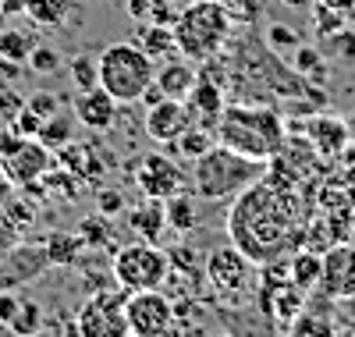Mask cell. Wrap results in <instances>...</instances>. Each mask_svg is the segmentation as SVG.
<instances>
[{
	"label": "cell",
	"mask_w": 355,
	"mask_h": 337,
	"mask_svg": "<svg viewBox=\"0 0 355 337\" xmlns=\"http://www.w3.org/2000/svg\"><path fill=\"white\" fill-rule=\"evenodd\" d=\"M320 295L331 302H345L355 295V245H331L323 252V277H320Z\"/></svg>",
	"instance_id": "11"
},
{
	"label": "cell",
	"mask_w": 355,
	"mask_h": 337,
	"mask_svg": "<svg viewBox=\"0 0 355 337\" xmlns=\"http://www.w3.org/2000/svg\"><path fill=\"white\" fill-rule=\"evenodd\" d=\"M331 50H334L341 60H348V64L355 60V33H352L348 25L338 28V33H331Z\"/></svg>",
	"instance_id": "31"
},
{
	"label": "cell",
	"mask_w": 355,
	"mask_h": 337,
	"mask_svg": "<svg viewBox=\"0 0 355 337\" xmlns=\"http://www.w3.org/2000/svg\"><path fill=\"white\" fill-rule=\"evenodd\" d=\"M164 202H167V224H171L174 231H189V227H196V209H192V202H189L185 192H174V196L164 199Z\"/></svg>",
	"instance_id": "26"
},
{
	"label": "cell",
	"mask_w": 355,
	"mask_h": 337,
	"mask_svg": "<svg viewBox=\"0 0 355 337\" xmlns=\"http://www.w3.org/2000/svg\"><path fill=\"white\" fill-rule=\"evenodd\" d=\"M252 259L239 249V245H220L206 256L202 263V277L217 295L224 298H239L249 284H252Z\"/></svg>",
	"instance_id": "9"
},
{
	"label": "cell",
	"mask_w": 355,
	"mask_h": 337,
	"mask_svg": "<svg viewBox=\"0 0 355 337\" xmlns=\"http://www.w3.org/2000/svg\"><path fill=\"white\" fill-rule=\"evenodd\" d=\"M348 132H352V139H355V121H348Z\"/></svg>",
	"instance_id": "38"
},
{
	"label": "cell",
	"mask_w": 355,
	"mask_h": 337,
	"mask_svg": "<svg viewBox=\"0 0 355 337\" xmlns=\"http://www.w3.org/2000/svg\"><path fill=\"white\" fill-rule=\"evenodd\" d=\"M266 40H270V46H274V50H295V46L302 43V40L295 36L288 25H281V21H274L270 28H266Z\"/></svg>",
	"instance_id": "32"
},
{
	"label": "cell",
	"mask_w": 355,
	"mask_h": 337,
	"mask_svg": "<svg viewBox=\"0 0 355 337\" xmlns=\"http://www.w3.org/2000/svg\"><path fill=\"white\" fill-rule=\"evenodd\" d=\"M121 209H125V196L121 192H114V189L100 192V213L103 217H114V213H121Z\"/></svg>",
	"instance_id": "35"
},
{
	"label": "cell",
	"mask_w": 355,
	"mask_h": 337,
	"mask_svg": "<svg viewBox=\"0 0 355 337\" xmlns=\"http://www.w3.org/2000/svg\"><path fill=\"white\" fill-rule=\"evenodd\" d=\"M174 146L182 149V157L196 160V157H202L206 149H214V146H217V135H214V128H206V125H189V128L182 132V139H178Z\"/></svg>",
	"instance_id": "23"
},
{
	"label": "cell",
	"mask_w": 355,
	"mask_h": 337,
	"mask_svg": "<svg viewBox=\"0 0 355 337\" xmlns=\"http://www.w3.org/2000/svg\"><path fill=\"white\" fill-rule=\"evenodd\" d=\"M192 192L206 202H224V199H234L239 192H245L249 185H256V181L266 174L263 160H252L245 157V153H234L227 146H214L206 149L202 157L192 160Z\"/></svg>",
	"instance_id": "3"
},
{
	"label": "cell",
	"mask_w": 355,
	"mask_h": 337,
	"mask_svg": "<svg viewBox=\"0 0 355 337\" xmlns=\"http://www.w3.org/2000/svg\"><path fill=\"white\" fill-rule=\"evenodd\" d=\"M100 85L117 103H139L157 78V60L139 43H110L96 53Z\"/></svg>",
	"instance_id": "5"
},
{
	"label": "cell",
	"mask_w": 355,
	"mask_h": 337,
	"mask_svg": "<svg viewBox=\"0 0 355 337\" xmlns=\"http://www.w3.org/2000/svg\"><path fill=\"white\" fill-rule=\"evenodd\" d=\"M46 149H61V146H68L71 142V117L68 114H50L46 121H43V128H40V135H36Z\"/></svg>",
	"instance_id": "24"
},
{
	"label": "cell",
	"mask_w": 355,
	"mask_h": 337,
	"mask_svg": "<svg viewBox=\"0 0 355 337\" xmlns=\"http://www.w3.org/2000/svg\"><path fill=\"white\" fill-rule=\"evenodd\" d=\"M214 135H217L220 146H227L234 153H245L252 160L270 164L288 139V128H284L281 110H274V107L224 103L217 125H214Z\"/></svg>",
	"instance_id": "2"
},
{
	"label": "cell",
	"mask_w": 355,
	"mask_h": 337,
	"mask_svg": "<svg viewBox=\"0 0 355 337\" xmlns=\"http://www.w3.org/2000/svg\"><path fill=\"white\" fill-rule=\"evenodd\" d=\"M281 4H284V8H295V11H302V8H313L316 0H281Z\"/></svg>",
	"instance_id": "37"
},
{
	"label": "cell",
	"mask_w": 355,
	"mask_h": 337,
	"mask_svg": "<svg viewBox=\"0 0 355 337\" xmlns=\"http://www.w3.org/2000/svg\"><path fill=\"white\" fill-rule=\"evenodd\" d=\"M139 46L150 53L153 60H171L178 57V40H174V28L164 21H146L142 33H139Z\"/></svg>",
	"instance_id": "20"
},
{
	"label": "cell",
	"mask_w": 355,
	"mask_h": 337,
	"mask_svg": "<svg viewBox=\"0 0 355 337\" xmlns=\"http://www.w3.org/2000/svg\"><path fill=\"white\" fill-rule=\"evenodd\" d=\"M25 107L33 110L36 117H43V121H46L50 114H57V107H61V100H57V96H50V93H36V96L28 100Z\"/></svg>",
	"instance_id": "33"
},
{
	"label": "cell",
	"mask_w": 355,
	"mask_h": 337,
	"mask_svg": "<svg viewBox=\"0 0 355 337\" xmlns=\"http://www.w3.org/2000/svg\"><path fill=\"white\" fill-rule=\"evenodd\" d=\"M114 284H121L125 291H146V288H160L171 273V259L157 241H132L125 249H117L110 259Z\"/></svg>",
	"instance_id": "6"
},
{
	"label": "cell",
	"mask_w": 355,
	"mask_h": 337,
	"mask_svg": "<svg viewBox=\"0 0 355 337\" xmlns=\"http://www.w3.org/2000/svg\"><path fill=\"white\" fill-rule=\"evenodd\" d=\"M117 107H121V103H117L103 85L85 89V93L75 96V121L85 125L89 132H107L117 121Z\"/></svg>",
	"instance_id": "13"
},
{
	"label": "cell",
	"mask_w": 355,
	"mask_h": 337,
	"mask_svg": "<svg viewBox=\"0 0 355 337\" xmlns=\"http://www.w3.org/2000/svg\"><path fill=\"white\" fill-rule=\"evenodd\" d=\"M28 68H33L36 75H53L57 68H61V53H57L53 46H33V53H28V60H25Z\"/></svg>",
	"instance_id": "29"
},
{
	"label": "cell",
	"mask_w": 355,
	"mask_h": 337,
	"mask_svg": "<svg viewBox=\"0 0 355 337\" xmlns=\"http://www.w3.org/2000/svg\"><path fill=\"white\" fill-rule=\"evenodd\" d=\"M178 53L196 64L214 60L231 36V15L224 8V0H192L189 8H182L171 21Z\"/></svg>",
	"instance_id": "4"
},
{
	"label": "cell",
	"mask_w": 355,
	"mask_h": 337,
	"mask_svg": "<svg viewBox=\"0 0 355 337\" xmlns=\"http://www.w3.org/2000/svg\"><path fill=\"white\" fill-rule=\"evenodd\" d=\"M71 82H75V93H85V89H96V85H100L96 57L78 53V57L71 60Z\"/></svg>",
	"instance_id": "27"
},
{
	"label": "cell",
	"mask_w": 355,
	"mask_h": 337,
	"mask_svg": "<svg viewBox=\"0 0 355 337\" xmlns=\"http://www.w3.org/2000/svg\"><path fill=\"white\" fill-rule=\"evenodd\" d=\"M21 11L33 18L36 25H50V28H64L71 0H21Z\"/></svg>",
	"instance_id": "21"
},
{
	"label": "cell",
	"mask_w": 355,
	"mask_h": 337,
	"mask_svg": "<svg viewBox=\"0 0 355 337\" xmlns=\"http://www.w3.org/2000/svg\"><path fill=\"white\" fill-rule=\"evenodd\" d=\"M295 68L313 75V71L320 68V53H316L313 46H302V43H299V46H295Z\"/></svg>",
	"instance_id": "34"
},
{
	"label": "cell",
	"mask_w": 355,
	"mask_h": 337,
	"mask_svg": "<svg viewBox=\"0 0 355 337\" xmlns=\"http://www.w3.org/2000/svg\"><path fill=\"white\" fill-rule=\"evenodd\" d=\"M288 330L299 334V337H306V334H323V337H331V334L338 330V323H334L331 316H316V309H306V305H302V313L288 323Z\"/></svg>",
	"instance_id": "25"
},
{
	"label": "cell",
	"mask_w": 355,
	"mask_h": 337,
	"mask_svg": "<svg viewBox=\"0 0 355 337\" xmlns=\"http://www.w3.org/2000/svg\"><path fill=\"white\" fill-rule=\"evenodd\" d=\"M125 298H128V291H125L121 284L110 288V291H96V295L78 309L75 330H78L82 337H121V334H128V323H125Z\"/></svg>",
	"instance_id": "7"
},
{
	"label": "cell",
	"mask_w": 355,
	"mask_h": 337,
	"mask_svg": "<svg viewBox=\"0 0 355 337\" xmlns=\"http://www.w3.org/2000/svg\"><path fill=\"white\" fill-rule=\"evenodd\" d=\"M125 323L135 337H160L174 330V302L160 288L128 291L125 298Z\"/></svg>",
	"instance_id": "8"
},
{
	"label": "cell",
	"mask_w": 355,
	"mask_h": 337,
	"mask_svg": "<svg viewBox=\"0 0 355 337\" xmlns=\"http://www.w3.org/2000/svg\"><path fill=\"white\" fill-rule=\"evenodd\" d=\"M132 227L139 231V238H142V241H157V238H160V231L167 227V202H164V199H150V196H146V202L132 209Z\"/></svg>",
	"instance_id": "19"
},
{
	"label": "cell",
	"mask_w": 355,
	"mask_h": 337,
	"mask_svg": "<svg viewBox=\"0 0 355 337\" xmlns=\"http://www.w3.org/2000/svg\"><path fill=\"white\" fill-rule=\"evenodd\" d=\"M4 164H8V174L15 181H33L46 171L50 157H46L43 142H28L25 135H18V142L4 146Z\"/></svg>",
	"instance_id": "14"
},
{
	"label": "cell",
	"mask_w": 355,
	"mask_h": 337,
	"mask_svg": "<svg viewBox=\"0 0 355 337\" xmlns=\"http://www.w3.org/2000/svg\"><path fill=\"white\" fill-rule=\"evenodd\" d=\"M132 181H135V189L142 196H150V199H171L174 192L185 189L182 167H178L174 160H167V157H160V153L139 157L135 167H132Z\"/></svg>",
	"instance_id": "10"
},
{
	"label": "cell",
	"mask_w": 355,
	"mask_h": 337,
	"mask_svg": "<svg viewBox=\"0 0 355 337\" xmlns=\"http://www.w3.org/2000/svg\"><path fill=\"white\" fill-rule=\"evenodd\" d=\"M227 234L231 245H239L256 266L277 263L302 238V199L295 185L263 174L256 185L234 196V206L227 213Z\"/></svg>",
	"instance_id": "1"
},
{
	"label": "cell",
	"mask_w": 355,
	"mask_h": 337,
	"mask_svg": "<svg viewBox=\"0 0 355 337\" xmlns=\"http://www.w3.org/2000/svg\"><path fill=\"white\" fill-rule=\"evenodd\" d=\"M185 103H189L192 114L202 117V125H206V128H214V125H217V117H220V110H224L220 85H217V82H196Z\"/></svg>",
	"instance_id": "18"
},
{
	"label": "cell",
	"mask_w": 355,
	"mask_h": 337,
	"mask_svg": "<svg viewBox=\"0 0 355 337\" xmlns=\"http://www.w3.org/2000/svg\"><path fill=\"white\" fill-rule=\"evenodd\" d=\"M8 327H11V330H18V334H33V330H40V327H43V313H40V305L21 302V305H18V313H15V320H11Z\"/></svg>",
	"instance_id": "30"
},
{
	"label": "cell",
	"mask_w": 355,
	"mask_h": 337,
	"mask_svg": "<svg viewBox=\"0 0 355 337\" xmlns=\"http://www.w3.org/2000/svg\"><path fill=\"white\" fill-rule=\"evenodd\" d=\"M18 298L15 295H0V323H11L15 320V313H18Z\"/></svg>",
	"instance_id": "36"
},
{
	"label": "cell",
	"mask_w": 355,
	"mask_h": 337,
	"mask_svg": "<svg viewBox=\"0 0 355 337\" xmlns=\"http://www.w3.org/2000/svg\"><path fill=\"white\" fill-rule=\"evenodd\" d=\"M306 139L313 142V149L320 157H338V153L352 142V132H348V121L331 117V114H316L306 128Z\"/></svg>",
	"instance_id": "15"
},
{
	"label": "cell",
	"mask_w": 355,
	"mask_h": 337,
	"mask_svg": "<svg viewBox=\"0 0 355 337\" xmlns=\"http://www.w3.org/2000/svg\"><path fill=\"white\" fill-rule=\"evenodd\" d=\"M33 46H36V36L28 33V28H0V60L25 64Z\"/></svg>",
	"instance_id": "22"
},
{
	"label": "cell",
	"mask_w": 355,
	"mask_h": 337,
	"mask_svg": "<svg viewBox=\"0 0 355 337\" xmlns=\"http://www.w3.org/2000/svg\"><path fill=\"white\" fill-rule=\"evenodd\" d=\"M189 125H192V110H189L185 100L160 96L157 103L146 107V135H150L157 146H174Z\"/></svg>",
	"instance_id": "12"
},
{
	"label": "cell",
	"mask_w": 355,
	"mask_h": 337,
	"mask_svg": "<svg viewBox=\"0 0 355 337\" xmlns=\"http://www.w3.org/2000/svg\"><path fill=\"white\" fill-rule=\"evenodd\" d=\"M320 277H323V256L316 249H299L288 259V281L302 288L306 295L320 288Z\"/></svg>",
	"instance_id": "17"
},
{
	"label": "cell",
	"mask_w": 355,
	"mask_h": 337,
	"mask_svg": "<svg viewBox=\"0 0 355 337\" xmlns=\"http://www.w3.org/2000/svg\"><path fill=\"white\" fill-rule=\"evenodd\" d=\"M157 89H160V96L167 100H189L192 93V85L199 82V71L192 68V60H167L164 68H157Z\"/></svg>",
	"instance_id": "16"
},
{
	"label": "cell",
	"mask_w": 355,
	"mask_h": 337,
	"mask_svg": "<svg viewBox=\"0 0 355 337\" xmlns=\"http://www.w3.org/2000/svg\"><path fill=\"white\" fill-rule=\"evenodd\" d=\"M78 249H82V238H71V234H53V238L46 241V259H50V263H75Z\"/></svg>",
	"instance_id": "28"
}]
</instances>
